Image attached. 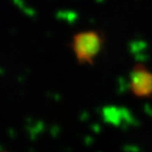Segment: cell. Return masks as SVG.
Wrapping results in <instances>:
<instances>
[{
    "instance_id": "6da1fadb",
    "label": "cell",
    "mask_w": 152,
    "mask_h": 152,
    "mask_svg": "<svg viewBox=\"0 0 152 152\" xmlns=\"http://www.w3.org/2000/svg\"><path fill=\"white\" fill-rule=\"evenodd\" d=\"M104 45V36L97 31H85L72 38L71 47L76 59L81 64H92Z\"/></svg>"
},
{
    "instance_id": "7a4b0ae2",
    "label": "cell",
    "mask_w": 152,
    "mask_h": 152,
    "mask_svg": "<svg viewBox=\"0 0 152 152\" xmlns=\"http://www.w3.org/2000/svg\"><path fill=\"white\" fill-rule=\"evenodd\" d=\"M129 89L138 98L152 97V71L144 64H135L129 75Z\"/></svg>"
},
{
    "instance_id": "3957f363",
    "label": "cell",
    "mask_w": 152,
    "mask_h": 152,
    "mask_svg": "<svg viewBox=\"0 0 152 152\" xmlns=\"http://www.w3.org/2000/svg\"><path fill=\"white\" fill-rule=\"evenodd\" d=\"M0 152H7V151H0Z\"/></svg>"
}]
</instances>
